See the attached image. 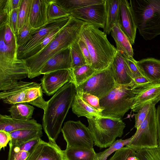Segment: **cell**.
<instances>
[{"instance_id": "1", "label": "cell", "mask_w": 160, "mask_h": 160, "mask_svg": "<svg viewBox=\"0 0 160 160\" xmlns=\"http://www.w3.org/2000/svg\"><path fill=\"white\" fill-rule=\"evenodd\" d=\"M76 93L75 86L70 81L61 88L47 101L44 111L42 126L49 141L56 143Z\"/></svg>"}, {"instance_id": "2", "label": "cell", "mask_w": 160, "mask_h": 160, "mask_svg": "<svg viewBox=\"0 0 160 160\" xmlns=\"http://www.w3.org/2000/svg\"><path fill=\"white\" fill-rule=\"evenodd\" d=\"M85 22L71 16L68 23L43 50L32 57L23 59L29 71L28 77L32 79L40 75L41 68L50 58L78 41L82 28Z\"/></svg>"}, {"instance_id": "3", "label": "cell", "mask_w": 160, "mask_h": 160, "mask_svg": "<svg viewBox=\"0 0 160 160\" xmlns=\"http://www.w3.org/2000/svg\"><path fill=\"white\" fill-rule=\"evenodd\" d=\"M80 38L86 43L91 58V66L96 71L108 68L116 53L117 49L108 41L107 35L99 28L85 23Z\"/></svg>"}, {"instance_id": "4", "label": "cell", "mask_w": 160, "mask_h": 160, "mask_svg": "<svg viewBox=\"0 0 160 160\" xmlns=\"http://www.w3.org/2000/svg\"><path fill=\"white\" fill-rule=\"evenodd\" d=\"M140 35L151 40L160 35V0L129 1Z\"/></svg>"}, {"instance_id": "5", "label": "cell", "mask_w": 160, "mask_h": 160, "mask_svg": "<svg viewBox=\"0 0 160 160\" xmlns=\"http://www.w3.org/2000/svg\"><path fill=\"white\" fill-rule=\"evenodd\" d=\"M136 89L133 82L128 85L116 84L108 93L99 99L100 106L103 109L101 113L102 116L121 119L131 109Z\"/></svg>"}, {"instance_id": "6", "label": "cell", "mask_w": 160, "mask_h": 160, "mask_svg": "<svg viewBox=\"0 0 160 160\" xmlns=\"http://www.w3.org/2000/svg\"><path fill=\"white\" fill-rule=\"evenodd\" d=\"M94 144L100 149L110 147L121 137L126 124L121 119L101 116L87 118Z\"/></svg>"}, {"instance_id": "7", "label": "cell", "mask_w": 160, "mask_h": 160, "mask_svg": "<svg viewBox=\"0 0 160 160\" xmlns=\"http://www.w3.org/2000/svg\"><path fill=\"white\" fill-rule=\"evenodd\" d=\"M156 112L155 104H152L146 118L137 129L131 141L126 147L136 152L144 148L152 149L158 147Z\"/></svg>"}, {"instance_id": "8", "label": "cell", "mask_w": 160, "mask_h": 160, "mask_svg": "<svg viewBox=\"0 0 160 160\" xmlns=\"http://www.w3.org/2000/svg\"><path fill=\"white\" fill-rule=\"evenodd\" d=\"M116 84L109 66L97 72L84 82L75 87L77 92L89 93L100 99L108 93Z\"/></svg>"}, {"instance_id": "9", "label": "cell", "mask_w": 160, "mask_h": 160, "mask_svg": "<svg viewBox=\"0 0 160 160\" xmlns=\"http://www.w3.org/2000/svg\"><path fill=\"white\" fill-rule=\"evenodd\" d=\"M61 132L67 142L66 148H93L94 142L91 132L80 120L65 122Z\"/></svg>"}, {"instance_id": "10", "label": "cell", "mask_w": 160, "mask_h": 160, "mask_svg": "<svg viewBox=\"0 0 160 160\" xmlns=\"http://www.w3.org/2000/svg\"><path fill=\"white\" fill-rule=\"evenodd\" d=\"M71 15L49 20L44 26L32 31L29 40L18 48L17 58L22 59L24 56L41 42L56 28L64 27L69 22Z\"/></svg>"}, {"instance_id": "11", "label": "cell", "mask_w": 160, "mask_h": 160, "mask_svg": "<svg viewBox=\"0 0 160 160\" xmlns=\"http://www.w3.org/2000/svg\"><path fill=\"white\" fill-rule=\"evenodd\" d=\"M72 17L103 28L106 19V7L105 2L75 9L69 12Z\"/></svg>"}, {"instance_id": "12", "label": "cell", "mask_w": 160, "mask_h": 160, "mask_svg": "<svg viewBox=\"0 0 160 160\" xmlns=\"http://www.w3.org/2000/svg\"><path fill=\"white\" fill-rule=\"evenodd\" d=\"M29 68L23 59L17 58L12 64L0 67V90L28 77Z\"/></svg>"}, {"instance_id": "13", "label": "cell", "mask_w": 160, "mask_h": 160, "mask_svg": "<svg viewBox=\"0 0 160 160\" xmlns=\"http://www.w3.org/2000/svg\"><path fill=\"white\" fill-rule=\"evenodd\" d=\"M28 160H66L63 150L56 143L40 138L32 148Z\"/></svg>"}, {"instance_id": "14", "label": "cell", "mask_w": 160, "mask_h": 160, "mask_svg": "<svg viewBox=\"0 0 160 160\" xmlns=\"http://www.w3.org/2000/svg\"><path fill=\"white\" fill-rule=\"evenodd\" d=\"M41 84L20 80L7 87L0 92V99L6 103H25V95L31 88L40 87Z\"/></svg>"}, {"instance_id": "15", "label": "cell", "mask_w": 160, "mask_h": 160, "mask_svg": "<svg viewBox=\"0 0 160 160\" xmlns=\"http://www.w3.org/2000/svg\"><path fill=\"white\" fill-rule=\"evenodd\" d=\"M41 78L42 92L48 96L55 93L72 78L70 69H63L43 74Z\"/></svg>"}, {"instance_id": "16", "label": "cell", "mask_w": 160, "mask_h": 160, "mask_svg": "<svg viewBox=\"0 0 160 160\" xmlns=\"http://www.w3.org/2000/svg\"><path fill=\"white\" fill-rule=\"evenodd\" d=\"M160 101V83H151L136 88L131 109L137 112L145 105Z\"/></svg>"}, {"instance_id": "17", "label": "cell", "mask_w": 160, "mask_h": 160, "mask_svg": "<svg viewBox=\"0 0 160 160\" xmlns=\"http://www.w3.org/2000/svg\"><path fill=\"white\" fill-rule=\"evenodd\" d=\"M118 23L131 45H133L137 28L133 14L127 0H119Z\"/></svg>"}, {"instance_id": "18", "label": "cell", "mask_w": 160, "mask_h": 160, "mask_svg": "<svg viewBox=\"0 0 160 160\" xmlns=\"http://www.w3.org/2000/svg\"><path fill=\"white\" fill-rule=\"evenodd\" d=\"M72 68V59L71 47L64 49L50 58L45 63L41 68V74L55 71L70 69Z\"/></svg>"}, {"instance_id": "19", "label": "cell", "mask_w": 160, "mask_h": 160, "mask_svg": "<svg viewBox=\"0 0 160 160\" xmlns=\"http://www.w3.org/2000/svg\"><path fill=\"white\" fill-rule=\"evenodd\" d=\"M49 1L31 0L28 17L29 24L32 28H38L48 22L47 9Z\"/></svg>"}, {"instance_id": "20", "label": "cell", "mask_w": 160, "mask_h": 160, "mask_svg": "<svg viewBox=\"0 0 160 160\" xmlns=\"http://www.w3.org/2000/svg\"><path fill=\"white\" fill-rule=\"evenodd\" d=\"M40 138L27 142L11 140L9 142L7 160H28L31 150Z\"/></svg>"}, {"instance_id": "21", "label": "cell", "mask_w": 160, "mask_h": 160, "mask_svg": "<svg viewBox=\"0 0 160 160\" xmlns=\"http://www.w3.org/2000/svg\"><path fill=\"white\" fill-rule=\"evenodd\" d=\"M110 66L117 84L128 85L132 82L124 56L120 52L117 51Z\"/></svg>"}, {"instance_id": "22", "label": "cell", "mask_w": 160, "mask_h": 160, "mask_svg": "<svg viewBox=\"0 0 160 160\" xmlns=\"http://www.w3.org/2000/svg\"><path fill=\"white\" fill-rule=\"evenodd\" d=\"M42 128L34 119L22 120L13 118L10 116L0 115V130L9 132L22 129Z\"/></svg>"}, {"instance_id": "23", "label": "cell", "mask_w": 160, "mask_h": 160, "mask_svg": "<svg viewBox=\"0 0 160 160\" xmlns=\"http://www.w3.org/2000/svg\"><path fill=\"white\" fill-rule=\"evenodd\" d=\"M136 62L144 77L152 83H160V59L148 58Z\"/></svg>"}, {"instance_id": "24", "label": "cell", "mask_w": 160, "mask_h": 160, "mask_svg": "<svg viewBox=\"0 0 160 160\" xmlns=\"http://www.w3.org/2000/svg\"><path fill=\"white\" fill-rule=\"evenodd\" d=\"M5 26L0 28V67L12 64L18 58L16 39L10 45H7L4 42Z\"/></svg>"}, {"instance_id": "25", "label": "cell", "mask_w": 160, "mask_h": 160, "mask_svg": "<svg viewBox=\"0 0 160 160\" xmlns=\"http://www.w3.org/2000/svg\"><path fill=\"white\" fill-rule=\"evenodd\" d=\"M111 33L115 42L117 51L128 56L133 57L134 53L132 45L121 30L118 23L113 28Z\"/></svg>"}, {"instance_id": "26", "label": "cell", "mask_w": 160, "mask_h": 160, "mask_svg": "<svg viewBox=\"0 0 160 160\" xmlns=\"http://www.w3.org/2000/svg\"><path fill=\"white\" fill-rule=\"evenodd\" d=\"M105 2L106 19L103 32L107 35L118 23L119 0H105Z\"/></svg>"}, {"instance_id": "27", "label": "cell", "mask_w": 160, "mask_h": 160, "mask_svg": "<svg viewBox=\"0 0 160 160\" xmlns=\"http://www.w3.org/2000/svg\"><path fill=\"white\" fill-rule=\"evenodd\" d=\"M71 108L73 112L78 117L84 116L88 118L102 116L100 112L85 102L77 92Z\"/></svg>"}, {"instance_id": "28", "label": "cell", "mask_w": 160, "mask_h": 160, "mask_svg": "<svg viewBox=\"0 0 160 160\" xmlns=\"http://www.w3.org/2000/svg\"><path fill=\"white\" fill-rule=\"evenodd\" d=\"M63 151L66 160H96V158L94 148H66Z\"/></svg>"}, {"instance_id": "29", "label": "cell", "mask_w": 160, "mask_h": 160, "mask_svg": "<svg viewBox=\"0 0 160 160\" xmlns=\"http://www.w3.org/2000/svg\"><path fill=\"white\" fill-rule=\"evenodd\" d=\"M34 108L25 103H19L12 104L8 108L10 116L13 118L27 120L32 118Z\"/></svg>"}, {"instance_id": "30", "label": "cell", "mask_w": 160, "mask_h": 160, "mask_svg": "<svg viewBox=\"0 0 160 160\" xmlns=\"http://www.w3.org/2000/svg\"><path fill=\"white\" fill-rule=\"evenodd\" d=\"M70 71L72 82L75 87L82 84L98 71L88 64L72 68Z\"/></svg>"}, {"instance_id": "31", "label": "cell", "mask_w": 160, "mask_h": 160, "mask_svg": "<svg viewBox=\"0 0 160 160\" xmlns=\"http://www.w3.org/2000/svg\"><path fill=\"white\" fill-rule=\"evenodd\" d=\"M25 103H29L45 110L47 101L43 98L41 86L31 88L28 91L25 95Z\"/></svg>"}, {"instance_id": "32", "label": "cell", "mask_w": 160, "mask_h": 160, "mask_svg": "<svg viewBox=\"0 0 160 160\" xmlns=\"http://www.w3.org/2000/svg\"><path fill=\"white\" fill-rule=\"evenodd\" d=\"M42 128L24 129L10 132L11 140L25 142L36 138H40L43 134Z\"/></svg>"}, {"instance_id": "33", "label": "cell", "mask_w": 160, "mask_h": 160, "mask_svg": "<svg viewBox=\"0 0 160 160\" xmlns=\"http://www.w3.org/2000/svg\"><path fill=\"white\" fill-rule=\"evenodd\" d=\"M55 1L62 8L69 12L75 9L105 2V0H55Z\"/></svg>"}, {"instance_id": "34", "label": "cell", "mask_w": 160, "mask_h": 160, "mask_svg": "<svg viewBox=\"0 0 160 160\" xmlns=\"http://www.w3.org/2000/svg\"><path fill=\"white\" fill-rule=\"evenodd\" d=\"M130 138L125 140L118 139L114 142L108 148L102 152L96 153V160H106L107 158L114 152L123 147L128 144L132 139Z\"/></svg>"}, {"instance_id": "35", "label": "cell", "mask_w": 160, "mask_h": 160, "mask_svg": "<svg viewBox=\"0 0 160 160\" xmlns=\"http://www.w3.org/2000/svg\"><path fill=\"white\" fill-rule=\"evenodd\" d=\"M48 21L71 15L56 2L55 0H49L47 9Z\"/></svg>"}, {"instance_id": "36", "label": "cell", "mask_w": 160, "mask_h": 160, "mask_svg": "<svg viewBox=\"0 0 160 160\" xmlns=\"http://www.w3.org/2000/svg\"><path fill=\"white\" fill-rule=\"evenodd\" d=\"M63 27L57 28L53 30L41 42L26 54L22 59L32 57L41 52L48 45Z\"/></svg>"}, {"instance_id": "37", "label": "cell", "mask_w": 160, "mask_h": 160, "mask_svg": "<svg viewBox=\"0 0 160 160\" xmlns=\"http://www.w3.org/2000/svg\"><path fill=\"white\" fill-rule=\"evenodd\" d=\"M78 41L74 43L70 46L72 59V68L87 64L78 43Z\"/></svg>"}, {"instance_id": "38", "label": "cell", "mask_w": 160, "mask_h": 160, "mask_svg": "<svg viewBox=\"0 0 160 160\" xmlns=\"http://www.w3.org/2000/svg\"><path fill=\"white\" fill-rule=\"evenodd\" d=\"M34 29L29 24L28 15L25 23L16 36L18 48L29 40Z\"/></svg>"}, {"instance_id": "39", "label": "cell", "mask_w": 160, "mask_h": 160, "mask_svg": "<svg viewBox=\"0 0 160 160\" xmlns=\"http://www.w3.org/2000/svg\"><path fill=\"white\" fill-rule=\"evenodd\" d=\"M136 152L128 147H123L115 152L108 160H138Z\"/></svg>"}, {"instance_id": "40", "label": "cell", "mask_w": 160, "mask_h": 160, "mask_svg": "<svg viewBox=\"0 0 160 160\" xmlns=\"http://www.w3.org/2000/svg\"><path fill=\"white\" fill-rule=\"evenodd\" d=\"M136 157L139 160H160V147L144 148L136 152Z\"/></svg>"}, {"instance_id": "41", "label": "cell", "mask_w": 160, "mask_h": 160, "mask_svg": "<svg viewBox=\"0 0 160 160\" xmlns=\"http://www.w3.org/2000/svg\"><path fill=\"white\" fill-rule=\"evenodd\" d=\"M31 2V0H22L18 12L17 35L23 26L26 20Z\"/></svg>"}, {"instance_id": "42", "label": "cell", "mask_w": 160, "mask_h": 160, "mask_svg": "<svg viewBox=\"0 0 160 160\" xmlns=\"http://www.w3.org/2000/svg\"><path fill=\"white\" fill-rule=\"evenodd\" d=\"M122 54L124 56L129 74L133 79L138 77L143 76L137 64V61L133 57L128 56L124 54Z\"/></svg>"}, {"instance_id": "43", "label": "cell", "mask_w": 160, "mask_h": 160, "mask_svg": "<svg viewBox=\"0 0 160 160\" xmlns=\"http://www.w3.org/2000/svg\"><path fill=\"white\" fill-rule=\"evenodd\" d=\"M77 92L85 102L91 107L101 113L103 111V109L100 106L99 99L98 97L89 93L77 91Z\"/></svg>"}, {"instance_id": "44", "label": "cell", "mask_w": 160, "mask_h": 160, "mask_svg": "<svg viewBox=\"0 0 160 160\" xmlns=\"http://www.w3.org/2000/svg\"><path fill=\"white\" fill-rule=\"evenodd\" d=\"M22 0H0V11L7 13L13 9L20 8Z\"/></svg>"}, {"instance_id": "45", "label": "cell", "mask_w": 160, "mask_h": 160, "mask_svg": "<svg viewBox=\"0 0 160 160\" xmlns=\"http://www.w3.org/2000/svg\"><path fill=\"white\" fill-rule=\"evenodd\" d=\"M152 104V103H150L145 105L140 109L137 113L134 114L135 118L134 127L136 129H137L139 127L146 118Z\"/></svg>"}, {"instance_id": "46", "label": "cell", "mask_w": 160, "mask_h": 160, "mask_svg": "<svg viewBox=\"0 0 160 160\" xmlns=\"http://www.w3.org/2000/svg\"><path fill=\"white\" fill-rule=\"evenodd\" d=\"M19 8L14 9L8 14L7 24L11 28L13 32L16 35L18 30V14Z\"/></svg>"}, {"instance_id": "47", "label": "cell", "mask_w": 160, "mask_h": 160, "mask_svg": "<svg viewBox=\"0 0 160 160\" xmlns=\"http://www.w3.org/2000/svg\"><path fill=\"white\" fill-rule=\"evenodd\" d=\"M4 39L5 44L8 45L12 44L16 39V36L7 24L5 26Z\"/></svg>"}, {"instance_id": "48", "label": "cell", "mask_w": 160, "mask_h": 160, "mask_svg": "<svg viewBox=\"0 0 160 160\" xmlns=\"http://www.w3.org/2000/svg\"><path fill=\"white\" fill-rule=\"evenodd\" d=\"M78 42L85 58L87 64L91 65V61L90 54L86 43L80 38Z\"/></svg>"}, {"instance_id": "49", "label": "cell", "mask_w": 160, "mask_h": 160, "mask_svg": "<svg viewBox=\"0 0 160 160\" xmlns=\"http://www.w3.org/2000/svg\"><path fill=\"white\" fill-rule=\"evenodd\" d=\"M11 139L9 132L4 130H0V150L2 148L4 149Z\"/></svg>"}, {"instance_id": "50", "label": "cell", "mask_w": 160, "mask_h": 160, "mask_svg": "<svg viewBox=\"0 0 160 160\" xmlns=\"http://www.w3.org/2000/svg\"><path fill=\"white\" fill-rule=\"evenodd\" d=\"M133 83L134 88H138L152 83L149 80L143 76L138 77L133 79Z\"/></svg>"}, {"instance_id": "51", "label": "cell", "mask_w": 160, "mask_h": 160, "mask_svg": "<svg viewBox=\"0 0 160 160\" xmlns=\"http://www.w3.org/2000/svg\"><path fill=\"white\" fill-rule=\"evenodd\" d=\"M156 118L157 128V137L158 146L160 147V104L156 109Z\"/></svg>"}, {"instance_id": "52", "label": "cell", "mask_w": 160, "mask_h": 160, "mask_svg": "<svg viewBox=\"0 0 160 160\" xmlns=\"http://www.w3.org/2000/svg\"><path fill=\"white\" fill-rule=\"evenodd\" d=\"M8 14L3 11H0V28L7 23Z\"/></svg>"}, {"instance_id": "53", "label": "cell", "mask_w": 160, "mask_h": 160, "mask_svg": "<svg viewBox=\"0 0 160 160\" xmlns=\"http://www.w3.org/2000/svg\"><path fill=\"white\" fill-rule=\"evenodd\" d=\"M137 159H138V160H139V159H138V158H137Z\"/></svg>"}]
</instances>
